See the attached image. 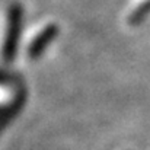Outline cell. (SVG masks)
Listing matches in <instances>:
<instances>
[{"label": "cell", "mask_w": 150, "mask_h": 150, "mask_svg": "<svg viewBox=\"0 0 150 150\" xmlns=\"http://www.w3.org/2000/svg\"><path fill=\"white\" fill-rule=\"evenodd\" d=\"M10 77H9V74L7 73H4V71H0V83H4V82H7Z\"/></svg>", "instance_id": "4"}, {"label": "cell", "mask_w": 150, "mask_h": 150, "mask_svg": "<svg viewBox=\"0 0 150 150\" xmlns=\"http://www.w3.org/2000/svg\"><path fill=\"white\" fill-rule=\"evenodd\" d=\"M57 34H58V28H57L54 23L47 25V26L38 34V37L31 42L29 50H28V55H29L31 58H38V57L45 51V48L54 41V38L57 37Z\"/></svg>", "instance_id": "2"}, {"label": "cell", "mask_w": 150, "mask_h": 150, "mask_svg": "<svg viewBox=\"0 0 150 150\" xmlns=\"http://www.w3.org/2000/svg\"><path fill=\"white\" fill-rule=\"evenodd\" d=\"M147 13H150V0H146L143 4H140V6L131 13L128 22H130V23H139V22H142V21L147 16Z\"/></svg>", "instance_id": "3"}, {"label": "cell", "mask_w": 150, "mask_h": 150, "mask_svg": "<svg viewBox=\"0 0 150 150\" xmlns=\"http://www.w3.org/2000/svg\"><path fill=\"white\" fill-rule=\"evenodd\" d=\"M22 16H23L22 6L13 3L7 12V29H6L3 48H1V58L6 63H10L16 55V48H18L21 29H22Z\"/></svg>", "instance_id": "1"}]
</instances>
